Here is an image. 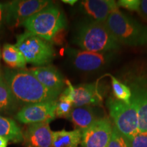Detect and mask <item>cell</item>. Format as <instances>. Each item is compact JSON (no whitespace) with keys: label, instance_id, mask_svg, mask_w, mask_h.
Masks as SVG:
<instances>
[{"label":"cell","instance_id":"1","mask_svg":"<svg viewBox=\"0 0 147 147\" xmlns=\"http://www.w3.org/2000/svg\"><path fill=\"white\" fill-rule=\"evenodd\" d=\"M3 76L21 106L57 100L59 97L47 89L29 69H6Z\"/></svg>","mask_w":147,"mask_h":147},{"label":"cell","instance_id":"2","mask_svg":"<svg viewBox=\"0 0 147 147\" xmlns=\"http://www.w3.org/2000/svg\"><path fill=\"white\" fill-rule=\"evenodd\" d=\"M73 42L80 50L94 53L116 52L121 47L105 23L88 18L76 27Z\"/></svg>","mask_w":147,"mask_h":147},{"label":"cell","instance_id":"3","mask_svg":"<svg viewBox=\"0 0 147 147\" xmlns=\"http://www.w3.org/2000/svg\"><path fill=\"white\" fill-rule=\"evenodd\" d=\"M120 79L131 89V102L138 112L139 131H147V61L133 63L125 67Z\"/></svg>","mask_w":147,"mask_h":147},{"label":"cell","instance_id":"4","mask_svg":"<svg viewBox=\"0 0 147 147\" xmlns=\"http://www.w3.org/2000/svg\"><path fill=\"white\" fill-rule=\"evenodd\" d=\"M106 25L121 45L147 46V26L120 10L113 12L105 22Z\"/></svg>","mask_w":147,"mask_h":147},{"label":"cell","instance_id":"5","mask_svg":"<svg viewBox=\"0 0 147 147\" xmlns=\"http://www.w3.org/2000/svg\"><path fill=\"white\" fill-rule=\"evenodd\" d=\"M29 32L50 42L66 27V19L62 10L52 3L30 16L23 23Z\"/></svg>","mask_w":147,"mask_h":147},{"label":"cell","instance_id":"6","mask_svg":"<svg viewBox=\"0 0 147 147\" xmlns=\"http://www.w3.org/2000/svg\"><path fill=\"white\" fill-rule=\"evenodd\" d=\"M15 46L27 63L38 67L48 65L54 59L55 50L50 42L27 31L16 36Z\"/></svg>","mask_w":147,"mask_h":147},{"label":"cell","instance_id":"7","mask_svg":"<svg viewBox=\"0 0 147 147\" xmlns=\"http://www.w3.org/2000/svg\"><path fill=\"white\" fill-rule=\"evenodd\" d=\"M109 115L117 131L131 139L139 132V117L138 108L133 103L127 104L114 96L106 101Z\"/></svg>","mask_w":147,"mask_h":147},{"label":"cell","instance_id":"8","mask_svg":"<svg viewBox=\"0 0 147 147\" xmlns=\"http://www.w3.org/2000/svg\"><path fill=\"white\" fill-rule=\"evenodd\" d=\"M66 52L74 67L86 73L104 70L113 63L116 58L115 52L94 53L71 48Z\"/></svg>","mask_w":147,"mask_h":147},{"label":"cell","instance_id":"9","mask_svg":"<svg viewBox=\"0 0 147 147\" xmlns=\"http://www.w3.org/2000/svg\"><path fill=\"white\" fill-rule=\"evenodd\" d=\"M53 2L48 0H15L4 3L5 21L11 27L22 25L27 18Z\"/></svg>","mask_w":147,"mask_h":147},{"label":"cell","instance_id":"10","mask_svg":"<svg viewBox=\"0 0 147 147\" xmlns=\"http://www.w3.org/2000/svg\"><path fill=\"white\" fill-rule=\"evenodd\" d=\"M57 101L23 106L14 115V117L19 122L28 125L40 123H49L56 118Z\"/></svg>","mask_w":147,"mask_h":147},{"label":"cell","instance_id":"11","mask_svg":"<svg viewBox=\"0 0 147 147\" xmlns=\"http://www.w3.org/2000/svg\"><path fill=\"white\" fill-rule=\"evenodd\" d=\"M67 87L66 91L70 95L74 106H101L103 96L97 82L80 84L73 86L69 80H66Z\"/></svg>","mask_w":147,"mask_h":147},{"label":"cell","instance_id":"12","mask_svg":"<svg viewBox=\"0 0 147 147\" xmlns=\"http://www.w3.org/2000/svg\"><path fill=\"white\" fill-rule=\"evenodd\" d=\"M113 125L107 118H100L82 132V147H107Z\"/></svg>","mask_w":147,"mask_h":147},{"label":"cell","instance_id":"13","mask_svg":"<svg viewBox=\"0 0 147 147\" xmlns=\"http://www.w3.org/2000/svg\"><path fill=\"white\" fill-rule=\"evenodd\" d=\"M78 8L88 19L101 23H105L110 14L119 9L117 3L113 0L80 1Z\"/></svg>","mask_w":147,"mask_h":147},{"label":"cell","instance_id":"14","mask_svg":"<svg viewBox=\"0 0 147 147\" xmlns=\"http://www.w3.org/2000/svg\"><path fill=\"white\" fill-rule=\"evenodd\" d=\"M53 131L49 123L29 125L23 132L25 147H52Z\"/></svg>","mask_w":147,"mask_h":147},{"label":"cell","instance_id":"15","mask_svg":"<svg viewBox=\"0 0 147 147\" xmlns=\"http://www.w3.org/2000/svg\"><path fill=\"white\" fill-rule=\"evenodd\" d=\"M41 84L55 94L60 95L63 91L65 80L54 66L48 65L29 69Z\"/></svg>","mask_w":147,"mask_h":147},{"label":"cell","instance_id":"16","mask_svg":"<svg viewBox=\"0 0 147 147\" xmlns=\"http://www.w3.org/2000/svg\"><path fill=\"white\" fill-rule=\"evenodd\" d=\"M67 119L72 123L75 129H79L82 132L91 125L98 118L93 106H74Z\"/></svg>","mask_w":147,"mask_h":147},{"label":"cell","instance_id":"17","mask_svg":"<svg viewBox=\"0 0 147 147\" xmlns=\"http://www.w3.org/2000/svg\"><path fill=\"white\" fill-rule=\"evenodd\" d=\"M21 106L8 84L5 82L0 84V115H16Z\"/></svg>","mask_w":147,"mask_h":147},{"label":"cell","instance_id":"18","mask_svg":"<svg viewBox=\"0 0 147 147\" xmlns=\"http://www.w3.org/2000/svg\"><path fill=\"white\" fill-rule=\"evenodd\" d=\"M82 134L79 129L53 131L52 147H79L81 144Z\"/></svg>","mask_w":147,"mask_h":147},{"label":"cell","instance_id":"19","mask_svg":"<svg viewBox=\"0 0 147 147\" xmlns=\"http://www.w3.org/2000/svg\"><path fill=\"white\" fill-rule=\"evenodd\" d=\"M0 136L13 143L23 142V132L13 119L0 115Z\"/></svg>","mask_w":147,"mask_h":147},{"label":"cell","instance_id":"20","mask_svg":"<svg viewBox=\"0 0 147 147\" xmlns=\"http://www.w3.org/2000/svg\"><path fill=\"white\" fill-rule=\"evenodd\" d=\"M1 58L11 68L24 69L27 62L19 49L15 45L5 44L1 51Z\"/></svg>","mask_w":147,"mask_h":147},{"label":"cell","instance_id":"21","mask_svg":"<svg viewBox=\"0 0 147 147\" xmlns=\"http://www.w3.org/2000/svg\"><path fill=\"white\" fill-rule=\"evenodd\" d=\"M110 76L114 97L127 104H131L132 94L129 87L113 75L110 74Z\"/></svg>","mask_w":147,"mask_h":147},{"label":"cell","instance_id":"22","mask_svg":"<svg viewBox=\"0 0 147 147\" xmlns=\"http://www.w3.org/2000/svg\"><path fill=\"white\" fill-rule=\"evenodd\" d=\"M73 107V102L70 95L64 89L57 101L56 117L67 119Z\"/></svg>","mask_w":147,"mask_h":147},{"label":"cell","instance_id":"23","mask_svg":"<svg viewBox=\"0 0 147 147\" xmlns=\"http://www.w3.org/2000/svg\"><path fill=\"white\" fill-rule=\"evenodd\" d=\"M107 147H129V139L117 131L113 125V133Z\"/></svg>","mask_w":147,"mask_h":147},{"label":"cell","instance_id":"24","mask_svg":"<svg viewBox=\"0 0 147 147\" xmlns=\"http://www.w3.org/2000/svg\"><path fill=\"white\" fill-rule=\"evenodd\" d=\"M129 141V147H147V131H139Z\"/></svg>","mask_w":147,"mask_h":147},{"label":"cell","instance_id":"25","mask_svg":"<svg viewBox=\"0 0 147 147\" xmlns=\"http://www.w3.org/2000/svg\"><path fill=\"white\" fill-rule=\"evenodd\" d=\"M141 0H120L117 1L119 8H123L129 11L138 12Z\"/></svg>","mask_w":147,"mask_h":147},{"label":"cell","instance_id":"26","mask_svg":"<svg viewBox=\"0 0 147 147\" xmlns=\"http://www.w3.org/2000/svg\"><path fill=\"white\" fill-rule=\"evenodd\" d=\"M138 13L147 21V0L140 1V5Z\"/></svg>","mask_w":147,"mask_h":147},{"label":"cell","instance_id":"27","mask_svg":"<svg viewBox=\"0 0 147 147\" xmlns=\"http://www.w3.org/2000/svg\"><path fill=\"white\" fill-rule=\"evenodd\" d=\"M3 20H5L4 3H0V27L2 25Z\"/></svg>","mask_w":147,"mask_h":147},{"label":"cell","instance_id":"28","mask_svg":"<svg viewBox=\"0 0 147 147\" xmlns=\"http://www.w3.org/2000/svg\"><path fill=\"white\" fill-rule=\"evenodd\" d=\"M9 141L5 138L0 136V147H7Z\"/></svg>","mask_w":147,"mask_h":147},{"label":"cell","instance_id":"29","mask_svg":"<svg viewBox=\"0 0 147 147\" xmlns=\"http://www.w3.org/2000/svg\"><path fill=\"white\" fill-rule=\"evenodd\" d=\"M62 1H63V3H66V4H69L70 5H74L75 3L78 2L76 0H63Z\"/></svg>","mask_w":147,"mask_h":147},{"label":"cell","instance_id":"30","mask_svg":"<svg viewBox=\"0 0 147 147\" xmlns=\"http://www.w3.org/2000/svg\"><path fill=\"white\" fill-rule=\"evenodd\" d=\"M4 79H3V74H1V71H0V84L1 83H3V82H4Z\"/></svg>","mask_w":147,"mask_h":147},{"label":"cell","instance_id":"31","mask_svg":"<svg viewBox=\"0 0 147 147\" xmlns=\"http://www.w3.org/2000/svg\"><path fill=\"white\" fill-rule=\"evenodd\" d=\"M1 59V48H0V60Z\"/></svg>","mask_w":147,"mask_h":147}]
</instances>
